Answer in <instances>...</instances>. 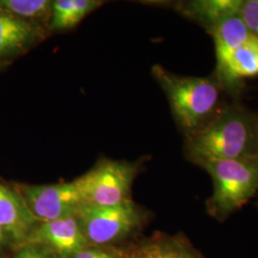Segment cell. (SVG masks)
Instances as JSON below:
<instances>
[{"label":"cell","mask_w":258,"mask_h":258,"mask_svg":"<svg viewBox=\"0 0 258 258\" xmlns=\"http://www.w3.org/2000/svg\"><path fill=\"white\" fill-rule=\"evenodd\" d=\"M49 30L0 12V64L25 54L42 41Z\"/></svg>","instance_id":"cell-8"},{"label":"cell","mask_w":258,"mask_h":258,"mask_svg":"<svg viewBox=\"0 0 258 258\" xmlns=\"http://www.w3.org/2000/svg\"><path fill=\"white\" fill-rule=\"evenodd\" d=\"M124 258H198L175 242H154L131 251Z\"/></svg>","instance_id":"cell-15"},{"label":"cell","mask_w":258,"mask_h":258,"mask_svg":"<svg viewBox=\"0 0 258 258\" xmlns=\"http://www.w3.org/2000/svg\"><path fill=\"white\" fill-rule=\"evenodd\" d=\"M53 1L49 0H0V12L49 30ZM50 32V31H49Z\"/></svg>","instance_id":"cell-14"},{"label":"cell","mask_w":258,"mask_h":258,"mask_svg":"<svg viewBox=\"0 0 258 258\" xmlns=\"http://www.w3.org/2000/svg\"><path fill=\"white\" fill-rule=\"evenodd\" d=\"M152 75L162 87L178 125L184 134L204 127L221 109V86L215 79L183 77L161 65L152 67Z\"/></svg>","instance_id":"cell-2"},{"label":"cell","mask_w":258,"mask_h":258,"mask_svg":"<svg viewBox=\"0 0 258 258\" xmlns=\"http://www.w3.org/2000/svg\"><path fill=\"white\" fill-rule=\"evenodd\" d=\"M0 66H1V64H0Z\"/></svg>","instance_id":"cell-20"},{"label":"cell","mask_w":258,"mask_h":258,"mask_svg":"<svg viewBox=\"0 0 258 258\" xmlns=\"http://www.w3.org/2000/svg\"><path fill=\"white\" fill-rule=\"evenodd\" d=\"M39 223L17 189L0 184V227L12 241L26 243Z\"/></svg>","instance_id":"cell-9"},{"label":"cell","mask_w":258,"mask_h":258,"mask_svg":"<svg viewBox=\"0 0 258 258\" xmlns=\"http://www.w3.org/2000/svg\"><path fill=\"white\" fill-rule=\"evenodd\" d=\"M98 0H55L53 1L49 31H64L78 25L88 14L99 8Z\"/></svg>","instance_id":"cell-13"},{"label":"cell","mask_w":258,"mask_h":258,"mask_svg":"<svg viewBox=\"0 0 258 258\" xmlns=\"http://www.w3.org/2000/svg\"><path fill=\"white\" fill-rule=\"evenodd\" d=\"M87 241L106 244L127 234L141 221V212L131 200L111 206L84 205L78 212Z\"/></svg>","instance_id":"cell-6"},{"label":"cell","mask_w":258,"mask_h":258,"mask_svg":"<svg viewBox=\"0 0 258 258\" xmlns=\"http://www.w3.org/2000/svg\"><path fill=\"white\" fill-rule=\"evenodd\" d=\"M27 245L47 246L63 257L86 249L87 239L77 216L40 222L28 238Z\"/></svg>","instance_id":"cell-7"},{"label":"cell","mask_w":258,"mask_h":258,"mask_svg":"<svg viewBox=\"0 0 258 258\" xmlns=\"http://www.w3.org/2000/svg\"><path fill=\"white\" fill-rule=\"evenodd\" d=\"M71 258H116L115 254L102 249H84Z\"/></svg>","instance_id":"cell-17"},{"label":"cell","mask_w":258,"mask_h":258,"mask_svg":"<svg viewBox=\"0 0 258 258\" xmlns=\"http://www.w3.org/2000/svg\"><path fill=\"white\" fill-rule=\"evenodd\" d=\"M136 173L135 164L102 160L92 170L79 178L85 205L111 207L128 201Z\"/></svg>","instance_id":"cell-4"},{"label":"cell","mask_w":258,"mask_h":258,"mask_svg":"<svg viewBox=\"0 0 258 258\" xmlns=\"http://www.w3.org/2000/svg\"><path fill=\"white\" fill-rule=\"evenodd\" d=\"M16 189L39 222L77 216L85 205L79 178L62 184H19Z\"/></svg>","instance_id":"cell-5"},{"label":"cell","mask_w":258,"mask_h":258,"mask_svg":"<svg viewBox=\"0 0 258 258\" xmlns=\"http://www.w3.org/2000/svg\"><path fill=\"white\" fill-rule=\"evenodd\" d=\"M10 241H12V238L10 237V235L7 233V231H4L0 227V247L7 245Z\"/></svg>","instance_id":"cell-19"},{"label":"cell","mask_w":258,"mask_h":258,"mask_svg":"<svg viewBox=\"0 0 258 258\" xmlns=\"http://www.w3.org/2000/svg\"><path fill=\"white\" fill-rule=\"evenodd\" d=\"M184 149L195 165L258 156V117L238 103L223 105L204 127L185 134Z\"/></svg>","instance_id":"cell-1"},{"label":"cell","mask_w":258,"mask_h":258,"mask_svg":"<svg viewBox=\"0 0 258 258\" xmlns=\"http://www.w3.org/2000/svg\"><path fill=\"white\" fill-rule=\"evenodd\" d=\"M239 17L249 33L258 37V0H242Z\"/></svg>","instance_id":"cell-16"},{"label":"cell","mask_w":258,"mask_h":258,"mask_svg":"<svg viewBox=\"0 0 258 258\" xmlns=\"http://www.w3.org/2000/svg\"><path fill=\"white\" fill-rule=\"evenodd\" d=\"M210 34L215 44V74L221 72L231 54L252 36L240 19L239 14L222 20Z\"/></svg>","instance_id":"cell-12"},{"label":"cell","mask_w":258,"mask_h":258,"mask_svg":"<svg viewBox=\"0 0 258 258\" xmlns=\"http://www.w3.org/2000/svg\"><path fill=\"white\" fill-rule=\"evenodd\" d=\"M15 258H47L43 251L35 245H26Z\"/></svg>","instance_id":"cell-18"},{"label":"cell","mask_w":258,"mask_h":258,"mask_svg":"<svg viewBox=\"0 0 258 258\" xmlns=\"http://www.w3.org/2000/svg\"><path fill=\"white\" fill-rule=\"evenodd\" d=\"M258 75V37L253 35L229 57L220 73L215 74L222 88L237 91L241 81Z\"/></svg>","instance_id":"cell-10"},{"label":"cell","mask_w":258,"mask_h":258,"mask_svg":"<svg viewBox=\"0 0 258 258\" xmlns=\"http://www.w3.org/2000/svg\"><path fill=\"white\" fill-rule=\"evenodd\" d=\"M242 0H190L176 2L174 9L199 23L210 34L222 20L239 14Z\"/></svg>","instance_id":"cell-11"},{"label":"cell","mask_w":258,"mask_h":258,"mask_svg":"<svg viewBox=\"0 0 258 258\" xmlns=\"http://www.w3.org/2000/svg\"><path fill=\"white\" fill-rule=\"evenodd\" d=\"M203 167L213 182V194L208 200V211L223 219L236 212L258 191V156L205 160Z\"/></svg>","instance_id":"cell-3"}]
</instances>
